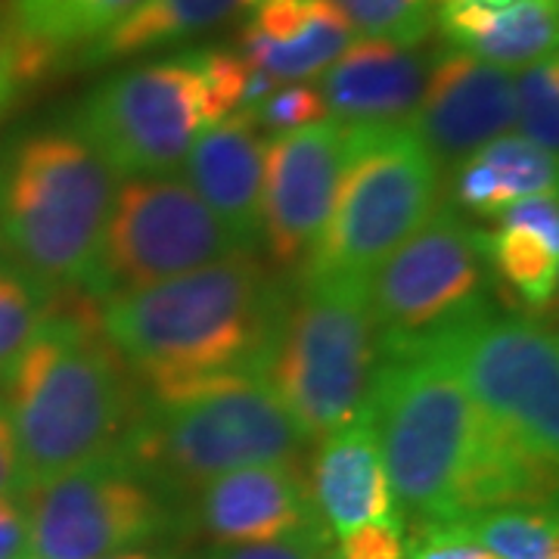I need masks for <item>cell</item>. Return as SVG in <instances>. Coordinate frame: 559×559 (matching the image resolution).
Wrapping results in <instances>:
<instances>
[{"instance_id":"cell-1","label":"cell","mask_w":559,"mask_h":559,"mask_svg":"<svg viewBox=\"0 0 559 559\" xmlns=\"http://www.w3.org/2000/svg\"><path fill=\"white\" fill-rule=\"evenodd\" d=\"M289 296L252 249L100 301V323L143 389L267 373Z\"/></svg>"},{"instance_id":"cell-2","label":"cell","mask_w":559,"mask_h":559,"mask_svg":"<svg viewBox=\"0 0 559 559\" xmlns=\"http://www.w3.org/2000/svg\"><path fill=\"white\" fill-rule=\"evenodd\" d=\"M0 399L16 432L28 491L121 451L140 389L103 330L100 301L81 293L66 311L47 314L0 377Z\"/></svg>"},{"instance_id":"cell-3","label":"cell","mask_w":559,"mask_h":559,"mask_svg":"<svg viewBox=\"0 0 559 559\" xmlns=\"http://www.w3.org/2000/svg\"><path fill=\"white\" fill-rule=\"evenodd\" d=\"M481 426V473L503 507H554L559 457L557 333L488 305L436 333Z\"/></svg>"},{"instance_id":"cell-4","label":"cell","mask_w":559,"mask_h":559,"mask_svg":"<svg viewBox=\"0 0 559 559\" xmlns=\"http://www.w3.org/2000/svg\"><path fill=\"white\" fill-rule=\"evenodd\" d=\"M367 414L401 516L444 525L469 516L481 451L476 404L439 336L380 342Z\"/></svg>"},{"instance_id":"cell-5","label":"cell","mask_w":559,"mask_h":559,"mask_svg":"<svg viewBox=\"0 0 559 559\" xmlns=\"http://www.w3.org/2000/svg\"><path fill=\"white\" fill-rule=\"evenodd\" d=\"M301 432L261 373H221L140 392L121 454L162 498L259 463H296Z\"/></svg>"},{"instance_id":"cell-6","label":"cell","mask_w":559,"mask_h":559,"mask_svg":"<svg viewBox=\"0 0 559 559\" xmlns=\"http://www.w3.org/2000/svg\"><path fill=\"white\" fill-rule=\"evenodd\" d=\"M112 197L116 171L72 128L28 134L0 178V249L47 289L87 293Z\"/></svg>"},{"instance_id":"cell-7","label":"cell","mask_w":559,"mask_h":559,"mask_svg":"<svg viewBox=\"0 0 559 559\" xmlns=\"http://www.w3.org/2000/svg\"><path fill=\"white\" fill-rule=\"evenodd\" d=\"M380 364L370 280L305 277L289 301L264 380L305 441H320L367 411Z\"/></svg>"},{"instance_id":"cell-8","label":"cell","mask_w":559,"mask_h":559,"mask_svg":"<svg viewBox=\"0 0 559 559\" xmlns=\"http://www.w3.org/2000/svg\"><path fill=\"white\" fill-rule=\"evenodd\" d=\"M441 168L411 124H348V153L301 277L370 280L436 212Z\"/></svg>"},{"instance_id":"cell-9","label":"cell","mask_w":559,"mask_h":559,"mask_svg":"<svg viewBox=\"0 0 559 559\" xmlns=\"http://www.w3.org/2000/svg\"><path fill=\"white\" fill-rule=\"evenodd\" d=\"M116 175H168L205 128L197 50L103 79L69 124Z\"/></svg>"},{"instance_id":"cell-10","label":"cell","mask_w":559,"mask_h":559,"mask_svg":"<svg viewBox=\"0 0 559 559\" xmlns=\"http://www.w3.org/2000/svg\"><path fill=\"white\" fill-rule=\"evenodd\" d=\"M237 249L240 242L187 180L171 175L128 178L116 187L87 296L97 301L128 296Z\"/></svg>"},{"instance_id":"cell-11","label":"cell","mask_w":559,"mask_h":559,"mask_svg":"<svg viewBox=\"0 0 559 559\" xmlns=\"http://www.w3.org/2000/svg\"><path fill=\"white\" fill-rule=\"evenodd\" d=\"M28 559H97L146 547L168 528V503L116 451L25 495Z\"/></svg>"},{"instance_id":"cell-12","label":"cell","mask_w":559,"mask_h":559,"mask_svg":"<svg viewBox=\"0 0 559 559\" xmlns=\"http://www.w3.org/2000/svg\"><path fill=\"white\" fill-rule=\"evenodd\" d=\"M488 259L481 234L439 205L370 277V308L380 342L436 336L485 308Z\"/></svg>"},{"instance_id":"cell-13","label":"cell","mask_w":559,"mask_h":559,"mask_svg":"<svg viewBox=\"0 0 559 559\" xmlns=\"http://www.w3.org/2000/svg\"><path fill=\"white\" fill-rule=\"evenodd\" d=\"M345 153L348 124L340 119H323L264 140L261 234L274 264L286 271L305 267L318 249Z\"/></svg>"},{"instance_id":"cell-14","label":"cell","mask_w":559,"mask_h":559,"mask_svg":"<svg viewBox=\"0 0 559 559\" xmlns=\"http://www.w3.org/2000/svg\"><path fill=\"white\" fill-rule=\"evenodd\" d=\"M407 124L439 168H457L488 140L516 128L513 72L463 50H441Z\"/></svg>"},{"instance_id":"cell-15","label":"cell","mask_w":559,"mask_h":559,"mask_svg":"<svg viewBox=\"0 0 559 559\" xmlns=\"http://www.w3.org/2000/svg\"><path fill=\"white\" fill-rule=\"evenodd\" d=\"M193 498L197 525L215 547L267 544L323 525L299 460L224 473Z\"/></svg>"},{"instance_id":"cell-16","label":"cell","mask_w":559,"mask_h":559,"mask_svg":"<svg viewBox=\"0 0 559 559\" xmlns=\"http://www.w3.org/2000/svg\"><path fill=\"white\" fill-rule=\"evenodd\" d=\"M240 28V60L274 81L314 79L358 38L333 0H252Z\"/></svg>"},{"instance_id":"cell-17","label":"cell","mask_w":559,"mask_h":559,"mask_svg":"<svg viewBox=\"0 0 559 559\" xmlns=\"http://www.w3.org/2000/svg\"><path fill=\"white\" fill-rule=\"evenodd\" d=\"M305 476L320 522L336 538L367 522L401 520L382 463L380 436L367 411L320 439Z\"/></svg>"},{"instance_id":"cell-18","label":"cell","mask_w":559,"mask_h":559,"mask_svg":"<svg viewBox=\"0 0 559 559\" xmlns=\"http://www.w3.org/2000/svg\"><path fill=\"white\" fill-rule=\"evenodd\" d=\"M180 165L187 187L230 230L240 249H252L261 237L264 175V138L252 116L240 109L230 119L202 128Z\"/></svg>"},{"instance_id":"cell-19","label":"cell","mask_w":559,"mask_h":559,"mask_svg":"<svg viewBox=\"0 0 559 559\" xmlns=\"http://www.w3.org/2000/svg\"><path fill=\"white\" fill-rule=\"evenodd\" d=\"M429 60L419 47L355 38L340 60L320 72L326 112L345 124H407L426 84Z\"/></svg>"},{"instance_id":"cell-20","label":"cell","mask_w":559,"mask_h":559,"mask_svg":"<svg viewBox=\"0 0 559 559\" xmlns=\"http://www.w3.org/2000/svg\"><path fill=\"white\" fill-rule=\"evenodd\" d=\"M143 0H7L3 38L20 81L47 75L75 50L106 38Z\"/></svg>"},{"instance_id":"cell-21","label":"cell","mask_w":559,"mask_h":559,"mask_svg":"<svg viewBox=\"0 0 559 559\" xmlns=\"http://www.w3.org/2000/svg\"><path fill=\"white\" fill-rule=\"evenodd\" d=\"M432 25H439L451 50H463L507 72L557 53V0H516L495 13L466 0H451L436 7Z\"/></svg>"},{"instance_id":"cell-22","label":"cell","mask_w":559,"mask_h":559,"mask_svg":"<svg viewBox=\"0 0 559 559\" xmlns=\"http://www.w3.org/2000/svg\"><path fill=\"white\" fill-rule=\"evenodd\" d=\"M495 221L498 230L481 234L485 259L528 308H547L559 280L557 193L513 202Z\"/></svg>"},{"instance_id":"cell-23","label":"cell","mask_w":559,"mask_h":559,"mask_svg":"<svg viewBox=\"0 0 559 559\" xmlns=\"http://www.w3.org/2000/svg\"><path fill=\"white\" fill-rule=\"evenodd\" d=\"M249 3L252 0H143L106 38L91 44L81 53V62L106 66V62L128 60L146 50H159V47L197 38L224 20L249 10Z\"/></svg>"},{"instance_id":"cell-24","label":"cell","mask_w":559,"mask_h":559,"mask_svg":"<svg viewBox=\"0 0 559 559\" xmlns=\"http://www.w3.org/2000/svg\"><path fill=\"white\" fill-rule=\"evenodd\" d=\"M500 559H559L554 507H498L454 522Z\"/></svg>"},{"instance_id":"cell-25","label":"cell","mask_w":559,"mask_h":559,"mask_svg":"<svg viewBox=\"0 0 559 559\" xmlns=\"http://www.w3.org/2000/svg\"><path fill=\"white\" fill-rule=\"evenodd\" d=\"M53 289L28 277L13 261H0V377L53 311Z\"/></svg>"},{"instance_id":"cell-26","label":"cell","mask_w":559,"mask_h":559,"mask_svg":"<svg viewBox=\"0 0 559 559\" xmlns=\"http://www.w3.org/2000/svg\"><path fill=\"white\" fill-rule=\"evenodd\" d=\"M473 156H479L495 171L507 205L528 197L557 193V156L544 153L522 134H500Z\"/></svg>"},{"instance_id":"cell-27","label":"cell","mask_w":559,"mask_h":559,"mask_svg":"<svg viewBox=\"0 0 559 559\" xmlns=\"http://www.w3.org/2000/svg\"><path fill=\"white\" fill-rule=\"evenodd\" d=\"M513 109L516 128L544 153L559 150V62L557 53L520 69L513 75Z\"/></svg>"},{"instance_id":"cell-28","label":"cell","mask_w":559,"mask_h":559,"mask_svg":"<svg viewBox=\"0 0 559 559\" xmlns=\"http://www.w3.org/2000/svg\"><path fill=\"white\" fill-rule=\"evenodd\" d=\"M360 38L419 47L432 32V0H333Z\"/></svg>"},{"instance_id":"cell-29","label":"cell","mask_w":559,"mask_h":559,"mask_svg":"<svg viewBox=\"0 0 559 559\" xmlns=\"http://www.w3.org/2000/svg\"><path fill=\"white\" fill-rule=\"evenodd\" d=\"M202 79V116L205 128L230 119L242 109V94L249 81V66L234 50H197Z\"/></svg>"},{"instance_id":"cell-30","label":"cell","mask_w":559,"mask_h":559,"mask_svg":"<svg viewBox=\"0 0 559 559\" xmlns=\"http://www.w3.org/2000/svg\"><path fill=\"white\" fill-rule=\"evenodd\" d=\"M255 128L264 131H296V128H308V124H318V121L330 119L326 112V103L320 97L318 87L311 84H289V87H277L271 97H264L259 106L246 109Z\"/></svg>"},{"instance_id":"cell-31","label":"cell","mask_w":559,"mask_h":559,"mask_svg":"<svg viewBox=\"0 0 559 559\" xmlns=\"http://www.w3.org/2000/svg\"><path fill=\"white\" fill-rule=\"evenodd\" d=\"M330 532L326 525L305 528L289 538L267 540V544H237V547H215L205 559H330Z\"/></svg>"},{"instance_id":"cell-32","label":"cell","mask_w":559,"mask_h":559,"mask_svg":"<svg viewBox=\"0 0 559 559\" xmlns=\"http://www.w3.org/2000/svg\"><path fill=\"white\" fill-rule=\"evenodd\" d=\"M336 559H407L404 520L367 522L340 535Z\"/></svg>"},{"instance_id":"cell-33","label":"cell","mask_w":559,"mask_h":559,"mask_svg":"<svg viewBox=\"0 0 559 559\" xmlns=\"http://www.w3.org/2000/svg\"><path fill=\"white\" fill-rule=\"evenodd\" d=\"M0 559H28V513L16 495H0Z\"/></svg>"},{"instance_id":"cell-34","label":"cell","mask_w":559,"mask_h":559,"mask_svg":"<svg viewBox=\"0 0 559 559\" xmlns=\"http://www.w3.org/2000/svg\"><path fill=\"white\" fill-rule=\"evenodd\" d=\"M25 491V473H22L20 448H16V432L7 414V404L0 399V495H16Z\"/></svg>"},{"instance_id":"cell-35","label":"cell","mask_w":559,"mask_h":559,"mask_svg":"<svg viewBox=\"0 0 559 559\" xmlns=\"http://www.w3.org/2000/svg\"><path fill=\"white\" fill-rule=\"evenodd\" d=\"M22 81L16 75V69H13V60H10V53L3 50L0 53V112L10 106V100L16 97V87H20Z\"/></svg>"},{"instance_id":"cell-36","label":"cell","mask_w":559,"mask_h":559,"mask_svg":"<svg viewBox=\"0 0 559 559\" xmlns=\"http://www.w3.org/2000/svg\"><path fill=\"white\" fill-rule=\"evenodd\" d=\"M97 559H175L165 550H153V547H131V550H119V554H106Z\"/></svg>"},{"instance_id":"cell-37","label":"cell","mask_w":559,"mask_h":559,"mask_svg":"<svg viewBox=\"0 0 559 559\" xmlns=\"http://www.w3.org/2000/svg\"><path fill=\"white\" fill-rule=\"evenodd\" d=\"M7 50V38H3V25H0V53Z\"/></svg>"},{"instance_id":"cell-38","label":"cell","mask_w":559,"mask_h":559,"mask_svg":"<svg viewBox=\"0 0 559 559\" xmlns=\"http://www.w3.org/2000/svg\"><path fill=\"white\" fill-rule=\"evenodd\" d=\"M441 3H448V0H432V7H441Z\"/></svg>"},{"instance_id":"cell-39","label":"cell","mask_w":559,"mask_h":559,"mask_svg":"<svg viewBox=\"0 0 559 559\" xmlns=\"http://www.w3.org/2000/svg\"><path fill=\"white\" fill-rule=\"evenodd\" d=\"M330 559H336V557H330Z\"/></svg>"}]
</instances>
